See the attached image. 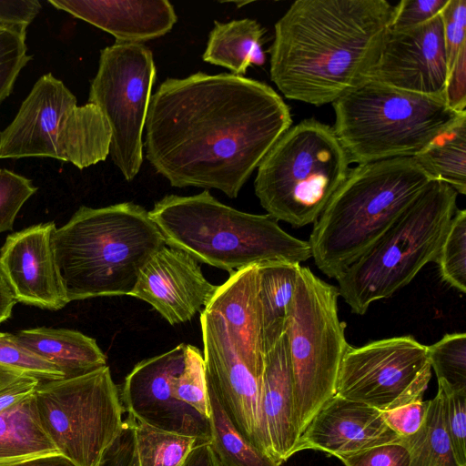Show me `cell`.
<instances>
[{
  "instance_id": "obj_1",
  "label": "cell",
  "mask_w": 466,
  "mask_h": 466,
  "mask_svg": "<svg viewBox=\"0 0 466 466\" xmlns=\"http://www.w3.org/2000/svg\"><path fill=\"white\" fill-rule=\"evenodd\" d=\"M291 124L289 106L264 82L204 72L167 78L150 98L146 157L172 187L235 198Z\"/></svg>"
},
{
  "instance_id": "obj_2",
  "label": "cell",
  "mask_w": 466,
  "mask_h": 466,
  "mask_svg": "<svg viewBox=\"0 0 466 466\" xmlns=\"http://www.w3.org/2000/svg\"><path fill=\"white\" fill-rule=\"evenodd\" d=\"M395 5L386 0H298L277 21L270 78L284 96L316 106L366 80Z\"/></svg>"
},
{
  "instance_id": "obj_3",
  "label": "cell",
  "mask_w": 466,
  "mask_h": 466,
  "mask_svg": "<svg viewBox=\"0 0 466 466\" xmlns=\"http://www.w3.org/2000/svg\"><path fill=\"white\" fill-rule=\"evenodd\" d=\"M200 324L206 384L238 431L271 456L260 419L266 352L257 266L230 273L200 312Z\"/></svg>"
},
{
  "instance_id": "obj_4",
  "label": "cell",
  "mask_w": 466,
  "mask_h": 466,
  "mask_svg": "<svg viewBox=\"0 0 466 466\" xmlns=\"http://www.w3.org/2000/svg\"><path fill=\"white\" fill-rule=\"evenodd\" d=\"M53 245L70 302L130 295L142 268L167 244L149 211L123 202L80 207L56 229Z\"/></svg>"
},
{
  "instance_id": "obj_5",
  "label": "cell",
  "mask_w": 466,
  "mask_h": 466,
  "mask_svg": "<svg viewBox=\"0 0 466 466\" xmlns=\"http://www.w3.org/2000/svg\"><path fill=\"white\" fill-rule=\"evenodd\" d=\"M434 180L413 157L358 165L314 222L311 258L337 278L373 244Z\"/></svg>"
},
{
  "instance_id": "obj_6",
  "label": "cell",
  "mask_w": 466,
  "mask_h": 466,
  "mask_svg": "<svg viewBox=\"0 0 466 466\" xmlns=\"http://www.w3.org/2000/svg\"><path fill=\"white\" fill-rule=\"evenodd\" d=\"M149 215L167 246L230 273L270 261L300 264L311 258L309 241L284 231L270 215L239 211L208 190L167 195Z\"/></svg>"
},
{
  "instance_id": "obj_7",
  "label": "cell",
  "mask_w": 466,
  "mask_h": 466,
  "mask_svg": "<svg viewBox=\"0 0 466 466\" xmlns=\"http://www.w3.org/2000/svg\"><path fill=\"white\" fill-rule=\"evenodd\" d=\"M458 193L432 180L389 228L336 278L339 292L353 313L408 285L429 262L435 261Z\"/></svg>"
},
{
  "instance_id": "obj_8",
  "label": "cell",
  "mask_w": 466,
  "mask_h": 466,
  "mask_svg": "<svg viewBox=\"0 0 466 466\" xmlns=\"http://www.w3.org/2000/svg\"><path fill=\"white\" fill-rule=\"evenodd\" d=\"M334 132L358 165L414 157L462 115L443 97L366 80L332 103Z\"/></svg>"
},
{
  "instance_id": "obj_9",
  "label": "cell",
  "mask_w": 466,
  "mask_h": 466,
  "mask_svg": "<svg viewBox=\"0 0 466 466\" xmlns=\"http://www.w3.org/2000/svg\"><path fill=\"white\" fill-rule=\"evenodd\" d=\"M350 163L333 127L304 119L259 163L255 194L268 215L301 228L317 220L346 178Z\"/></svg>"
},
{
  "instance_id": "obj_10",
  "label": "cell",
  "mask_w": 466,
  "mask_h": 466,
  "mask_svg": "<svg viewBox=\"0 0 466 466\" xmlns=\"http://www.w3.org/2000/svg\"><path fill=\"white\" fill-rule=\"evenodd\" d=\"M111 130L99 108L76 105L73 93L51 73L42 76L0 132V158L53 157L83 169L106 160Z\"/></svg>"
},
{
  "instance_id": "obj_11",
  "label": "cell",
  "mask_w": 466,
  "mask_h": 466,
  "mask_svg": "<svg viewBox=\"0 0 466 466\" xmlns=\"http://www.w3.org/2000/svg\"><path fill=\"white\" fill-rule=\"evenodd\" d=\"M339 296L337 287L300 266L285 329L299 437L335 395L340 364L350 346L345 325L339 319Z\"/></svg>"
},
{
  "instance_id": "obj_12",
  "label": "cell",
  "mask_w": 466,
  "mask_h": 466,
  "mask_svg": "<svg viewBox=\"0 0 466 466\" xmlns=\"http://www.w3.org/2000/svg\"><path fill=\"white\" fill-rule=\"evenodd\" d=\"M34 396L44 431L76 466H96L122 431L125 410L108 366L39 382Z\"/></svg>"
},
{
  "instance_id": "obj_13",
  "label": "cell",
  "mask_w": 466,
  "mask_h": 466,
  "mask_svg": "<svg viewBox=\"0 0 466 466\" xmlns=\"http://www.w3.org/2000/svg\"><path fill=\"white\" fill-rule=\"evenodd\" d=\"M151 50L143 44L116 42L100 51L89 88L110 130L109 154L125 179L131 181L143 163L142 135L156 80Z\"/></svg>"
},
{
  "instance_id": "obj_14",
  "label": "cell",
  "mask_w": 466,
  "mask_h": 466,
  "mask_svg": "<svg viewBox=\"0 0 466 466\" xmlns=\"http://www.w3.org/2000/svg\"><path fill=\"white\" fill-rule=\"evenodd\" d=\"M431 378L427 346L410 335L392 337L350 345L335 394L385 411L422 400Z\"/></svg>"
},
{
  "instance_id": "obj_15",
  "label": "cell",
  "mask_w": 466,
  "mask_h": 466,
  "mask_svg": "<svg viewBox=\"0 0 466 466\" xmlns=\"http://www.w3.org/2000/svg\"><path fill=\"white\" fill-rule=\"evenodd\" d=\"M186 347L181 343L138 362L126 377L120 399L124 410L134 420L209 443V419L173 394V380L183 369Z\"/></svg>"
},
{
  "instance_id": "obj_16",
  "label": "cell",
  "mask_w": 466,
  "mask_h": 466,
  "mask_svg": "<svg viewBox=\"0 0 466 466\" xmlns=\"http://www.w3.org/2000/svg\"><path fill=\"white\" fill-rule=\"evenodd\" d=\"M447 76L448 63L440 13L417 26L397 30L389 28L366 80L404 91L443 97Z\"/></svg>"
},
{
  "instance_id": "obj_17",
  "label": "cell",
  "mask_w": 466,
  "mask_h": 466,
  "mask_svg": "<svg viewBox=\"0 0 466 466\" xmlns=\"http://www.w3.org/2000/svg\"><path fill=\"white\" fill-rule=\"evenodd\" d=\"M52 221L7 236L0 249V274L15 300L58 310L69 300L56 265Z\"/></svg>"
},
{
  "instance_id": "obj_18",
  "label": "cell",
  "mask_w": 466,
  "mask_h": 466,
  "mask_svg": "<svg viewBox=\"0 0 466 466\" xmlns=\"http://www.w3.org/2000/svg\"><path fill=\"white\" fill-rule=\"evenodd\" d=\"M218 288L204 277L196 258L166 245L142 268L130 296L150 304L169 324L176 325L201 312Z\"/></svg>"
},
{
  "instance_id": "obj_19",
  "label": "cell",
  "mask_w": 466,
  "mask_h": 466,
  "mask_svg": "<svg viewBox=\"0 0 466 466\" xmlns=\"http://www.w3.org/2000/svg\"><path fill=\"white\" fill-rule=\"evenodd\" d=\"M400 441L402 438L387 425L380 410L335 394L307 425L295 453L315 450L339 457Z\"/></svg>"
},
{
  "instance_id": "obj_20",
  "label": "cell",
  "mask_w": 466,
  "mask_h": 466,
  "mask_svg": "<svg viewBox=\"0 0 466 466\" xmlns=\"http://www.w3.org/2000/svg\"><path fill=\"white\" fill-rule=\"evenodd\" d=\"M64 10L109 34L116 42L142 44L165 35L177 21L167 0H49Z\"/></svg>"
},
{
  "instance_id": "obj_21",
  "label": "cell",
  "mask_w": 466,
  "mask_h": 466,
  "mask_svg": "<svg viewBox=\"0 0 466 466\" xmlns=\"http://www.w3.org/2000/svg\"><path fill=\"white\" fill-rule=\"evenodd\" d=\"M260 419L270 454L281 464L295 454L299 439L295 420L293 377L285 333L265 354Z\"/></svg>"
},
{
  "instance_id": "obj_22",
  "label": "cell",
  "mask_w": 466,
  "mask_h": 466,
  "mask_svg": "<svg viewBox=\"0 0 466 466\" xmlns=\"http://www.w3.org/2000/svg\"><path fill=\"white\" fill-rule=\"evenodd\" d=\"M15 335L24 346L61 370L65 379L107 366L106 356L96 341L79 331L40 327Z\"/></svg>"
},
{
  "instance_id": "obj_23",
  "label": "cell",
  "mask_w": 466,
  "mask_h": 466,
  "mask_svg": "<svg viewBox=\"0 0 466 466\" xmlns=\"http://www.w3.org/2000/svg\"><path fill=\"white\" fill-rule=\"evenodd\" d=\"M265 28L250 18L214 22L202 58L211 65L228 68L232 75L244 76L252 66L266 62L262 48Z\"/></svg>"
},
{
  "instance_id": "obj_24",
  "label": "cell",
  "mask_w": 466,
  "mask_h": 466,
  "mask_svg": "<svg viewBox=\"0 0 466 466\" xmlns=\"http://www.w3.org/2000/svg\"><path fill=\"white\" fill-rule=\"evenodd\" d=\"M300 264L270 261L257 266L258 300L265 352L284 335Z\"/></svg>"
},
{
  "instance_id": "obj_25",
  "label": "cell",
  "mask_w": 466,
  "mask_h": 466,
  "mask_svg": "<svg viewBox=\"0 0 466 466\" xmlns=\"http://www.w3.org/2000/svg\"><path fill=\"white\" fill-rule=\"evenodd\" d=\"M57 452L41 425L34 393L0 412V465Z\"/></svg>"
},
{
  "instance_id": "obj_26",
  "label": "cell",
  "mask_w": 466,
  "mask_h": 466,
  "mask_svg": "<svg viewBox=\"0 0 466 466\" xmlns=\"http://www.w3.org/2000/svg\"><path fill=\"white\" fill-rule=\"evenodd\" d=\"M414 159L434 179L466 194V114L435 137Z\"/></svg>"
},
{
  "instance_id": "obj_27",
  "label": "cell",
  "mask_w": 466,
  "mask_h": 466,
  "mask_svg": "<svg viewBox=\"0 0 466 466\" xmlns=\"http://www.w3.org/2000/svg\"><path fill=\"white\" fill-rule=\"evenodd\" d=\"M211 431L210 446L221 466H280L236 428L213 390L206 384Z\"/></svg>"
},
{
  "instance_id": "obj_28",
  "label": "cell",
  "mask_w": 466,
  "mask_h": 466,
  "mask_svg": "<svg viewBox=\"0 0 466 466\" xmlns=\"http://www.w3.org/2000/svg\"><path fill=\"white\" fill-rule=\"evenodd\" d=\"M410 450L409 466H460L446 431L444 392L431 400L422 428L402 439Z\"/></svg>"
},
{
  "instance_id": "obj_29",
  "label": "cell",
  "mask_w": 466,
  "mask_h": 466,
  "mask_svg": "<svg viewBox=\"0 0 466 466\" xmlns=\"http://www.w3.org/2000/svg\"><path fill=\"white\" fill-rule=\"evenodd\" d=\"M130 419L139 466H182L191 450L199 443L195 438L161 431Z\"/></svg>"
},
{
  "instance_id": "obj_30",
  "label": "cell",
  "mask_w": 466,
  "mask_h": 466,
  "mask_svg": "<svg viewBox=\"0 0 466 466\" xmlns=\"http://www.w3.org/2000/svg\"><path fill=\"white\" fill-rule=\"evenodd\" d=\"M427 354L439 387L447 391L466 390L465 332L444 335L427 346Z\"/></svg>"
},
{
  "instance_id": "obj_31",
  "label": "cell",
  "mask_w": 466,
  "mask_h": 466,
  "mask_svg": "<svg viewBox=\"0 0 466 466\" xmlns=\"http://www.w3.org/2000/svg\"><path fill=\"white\" fill-rule=\"evenodd\" d=\"M29 377L38 381L65 379L55 365L24 346L14 334L0 332V379Z\"/></svg>"
},
{
  "instance_id": "obj_32",
  "label": "cell",
  "mask_w": 466,
  "mask_h": 466,
  "mask_svg": "<svg viewBox=\"0 0 466 466\" xmlns=\"http://www.w3.org/2000/svg\"><path fill=\"white\" fill-rule=\"evenodd\" d=\"M435 262L441 279L457 290L466 292V210H456Z\"/></svg>"
},
{
  "instance_id": "obj_33",
  "label": "cell",
  "mask_w": 466,
  "mask_h": 466,
  "mask_svg": "<svg viewBox=\"0 0 466 466\" xmlns=\"http://www.w3.org/2000/svg\"><path fill=\"white\" fill-rule=\"evenodd\" d=\"M172 390L176 399L208 418L204 359L197 347L187 344L184 366L174 379Z\"/></svg>"
},
{
  "instance_id": "obj_34",
  "label": "cell",
  "mask_w": 466,
  "mask_h": 466,
  "mask_svg": "<svg viewBox=\"0 0 466 466\" xmlns=\"http://www.w3.org/2000/svg\"><path fill=\"white\" fill-rule=\"evenodd\" d=\"M30 59L25 32L0 25V103L11 94L18 75Z\"/></svg>"
},
{
  "instance_id": "obj_35",
  "label": "cell",
  "mask_w": 466,
  "mask_h": 466,
  "mask_svg": "<svg viewBox=\"0 0 466 466\" xmlns=\"http://www.w3.org/2000/svg\"><path fill=\"white\" fill-rule=\"evenodd\" d=\"M36 190L25 177L0 169V234L13 229L17 213Z\"/></svg>"
},
{
  "instance_id": "obj_36",
  "label": "cell",
  "mask_w": 466,
  "mask_h": 466,
  "mask_svg": "<svg viewBox=\"0 0 466 466\" xmlns=\"http://www.w3.org/2000/svg\"><path fill=\"white\" fill-rule=\"evenodd\" d=\"M442 390L446 431L460 466H466V390Z\"/></svg>"
},
{
  "instance_id": "obj_37",
  "label": "cell",
  "mask_w": 466,
  "mask_h": 466,
  "mask_svg": "<svg viewBox=\"0 0 466 466\" xmlns=\"http://www.w3.org/2000/svg\"><path fill=\"white\" fill-rule=\"evenodd\" d=\"M441 16L449 73L461 48L466 45V0H448Z\"/></svg>"
},
{
  "instance_id": "obj_38",
  "label": "cell",
  "mask_w": 466,
  "mask_h": 466,
  "mask_svg": "<svg viewBox=\"0 0 466 466\" xmlns=\"http://www.w3.org/2000/svg\"><path fill=\"white\" fill-rule=\"evenodd\" d=\"M337 458L344 466H409L410 450L402 440Z\"/></svg>"
},
{
  "instance_id": "obj_39",
  "label": "cell",
  "mask_w": 466,
  "mask_h": 466,
  "mask_svg": "<svg viewBox=\"0 0 466 466\" xmlns=\"http://www.w3.org/2000/svg\"><path fill=\"white\" fill-rule=\"evenodd\" d=\"M448 0H401L395 5L390 29H404L422 25L438 15Z\"/></svg>"
},
{
  "instance_id": "obj_40",
  "label": "cell",
  "mask_w": 466,
  "mask_h": 466,
  "mask_svg": "<svg viewBox=\"0 0 466 466\" xmlns=\"http://www.w3.org/2000/svg\"><path fill=\"white\" fill-rule=\"evenodd\" d=\"M430 400H419L381 411L387 425L400 438L416 434L423 426Z\"/></svg>"
},
{
  "instance_id": "obj_41",
  "label": "cell",
  "mask_w": 466,
  "mask_h": 466,
  "mask_svg": "<svg viewBox=\"0 0 466 466\" xmlns=\"http://www.w3.org/2000/svg\"><path fill=\"white\" fill-rule=\"evenodd\" d=\"M96 466H139L129 416L124 420L122 431L105 451Z\"/></svg>"
},
{
  "instance_id": "obj_42",
  "label": "cell",
  "mask_w": 466,
  "mask_h": 466,
  "mask_svg": "<svg viewBox=\"0 0 466 466\" xmlns=\"http://www.w3.org/2000/svg\"><path fill=\"white\" fill-rule=\"evenodd\" d=\"M443 97L451 110L466 111V45L461 48L448 73Z\"/></svg>"
},
{
  "instance_id": "obj_43",
  "label": "cell",
  "mask_w": 466,
  "mask_h": 466,
  "mask_svg": "<svg viewBox=\"0 0 466 466\" xmlns=\"http://www.w3.org/2000/svg\"><path fill=\"white\" fill-rule=\"evenodd\" d=\"M40 9L37 0L0 1V25L25 32Z\"/></svg>"
},
{
  "instance_id": "obj_44",
  "label": "cell",
  "mask_w": 466,
  "mask_h": 466,
  "mask_svg": "<svg viewBox=\"0 0 466 466\" xmlns=\"http://www.w3.org/2000/svg\"><path fill=\"white\" fill-rule=\"evenodd\" d=\"M35 379L8 376L0 379V412L32 395L38 383Z\"/></svg>"
},
{
  "instance_id": "obj_45",
  "label": "cell",
  "mask_w": 466,
  "mask_h": 466,
  "mask_svg": "<svg viewBox=\"0 0 466 466\" xmlns=\"http://www.w3.org/2000/svg\"><path fill=\"white\" fill-rule=\"evenodd\" d=\"M182 466H221L208 442H199L191 450Z\"/></svg>"
},
{
  "instance_id": "obj_46",
  "label": "cell",
  "mask_w": 466,
  "mask_h": 466,
  "mask_svg": "<svg viewBox=\"0 0 466 466\" xmlns=\"http://www.w3.org/2000/svg\"><path fill=\"white\" fill-rule=\"evenodd\" d=\"M0 466H76L60 453L42 455Z\"/></svg>"
},
{
  "instance_id": "obj_47",
  "label": "cell",
  "mask_w": 466,
  "mask_h": 466,
  "mask_svg": "<svg viewBox=\"0 0 466 466\" xmlns=\"http://www.w3.org/2000/svg\"><path fill=\"white\" fill-rule=\"evenodd\" d=\"M16 302L8 285L0 274V323L10 318Z\"/></svg>"
}]
</instances>
